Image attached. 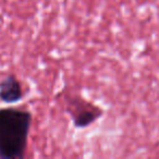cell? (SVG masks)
<instances>
[{
	"mask_svg": "<svg viewBox=\"0 0 159 159\" xmlns=\"http://www.w3.org/2000/svg\"><path fill=\"white\" fill-rule=\"evenodd\" d=\"M32 122L33 115L27 109L0 108V158H24Z\"/></svg>",
	"mask_w": 159,
	"mask_h": 159,
	"instance_id": "obj_1",
	"label": "cell"
},
{
	"mask_svg": "<svg viewBox=\"0 0 159 159\" xmlns=\"http://www.w3.org/2000/svg\"><path fill=\"white\" fill-rule=\"evenodd\" d=\"M64 102L66 113L70 116L73 125L76 129L89 128L104 115V110L99 106L80 95H66Z\"/></svg>",
	"mask_w": 159,
	"mask_h": 159,
	"instance_id": "obj_2",
	"label": "cell"
},
{
	"mask_svg": "<svg viewBox=\"0 0 159 159\" xmlns=\"http://www.w3.org/2000/svg\"><path fill=\"white\" fill-rule=\"evenodd\" d=\"M25 96L22 82L16 75L8 74L0 81V100L5 104H16Z\"/></svg>",
	"mask_w": 159,
	"mask_h": 159,
	"instance_id": "obj_3",
	"label": "cell"
}]
</instances>
